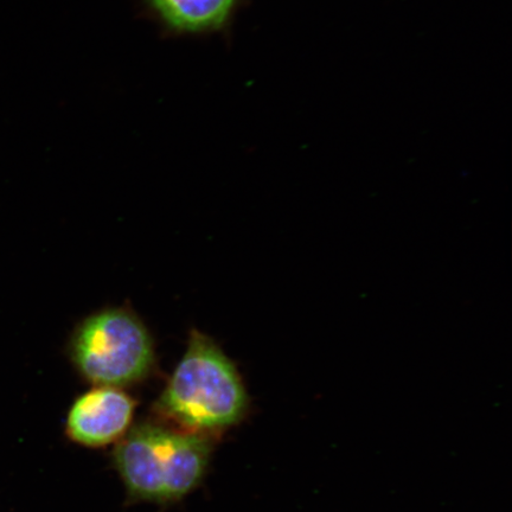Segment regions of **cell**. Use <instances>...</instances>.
I'll use <instances>...</instances> for the list:
<instances>
[{
  "instance_id": "obj_1",
  "label": "cell",
  "mask_w": 512,
  "mask_h": 512,
  "mask_svg": "<svg viewBox=\"0 0 512 512\" xmlns=\"http://www.w3.org/2000/svg\"><path fill=\"white\" fill-rule=\"evenodd\" d=\"M248 409L247 389L235 363L213 338L192 329L156 412L172 427L211 438L239 425Z\"/></svg>"
},
{
  "instance_id": "obj_2",
  "label": "cell",
  "mask_w": 512,
  "mask_h": 512,
  "mask_svg": "<svg viewBox=\"0 0 512 512\" xmlns=\"http://www.w3.org/2000/svg\"><path fill=\"white\" fill-rule=\"evenodd\" d=\"M211 450V439L204 435L140 422L117 443L114 464L133 498L176 502L201 484Z\"/></svg>"
},
{
  "instance_id": "obj_3",
  "label": "cell",
  "mask_w": 512,
  "mask_h": 512,
  "mask_svg": "<svg viewBox=\"0 0 512 512\" xmlns=\"http://www.w3.org/2000/svg\"><path fill=\"white\" fill-rule=\"evenodd\" d=\"M70 362L95 387L143 382L156 369L155 339L130 306L106 307L83 318L69 337Z\"/></svg>"
},
{
  "instance_id": "obj_4",
  "label": "cell",
  "mask_w": 512,
  "mask_h": 512,
  "mask_svg": "<svg viewBox=\"0 0 512 512\" xmlns=\"http://www.w3.org/2000/svg\"><path fill=\"white\" fill-rule=\"evenodd\" d=\"M137 403L125 390L94 387L76 398L67 415L66 432L74 443L105 447L130 431Z\"/></svg>"
},
{
  "instance_id": "obj_5",
  "label": "cell",
  "mask_w": 512,
  "mask_h": 512,
  "mask_svg": "<svg viewBox=\"0 0 512 512\" xmlns=\"http://www.w3.org/2000/svg\"><path fill=\"white\" fill-rule=\"evenodd\" d=\"M163 27L177 34L220 31L232 21L241 0H146Z\"/></svg>"
}]
</instances>
